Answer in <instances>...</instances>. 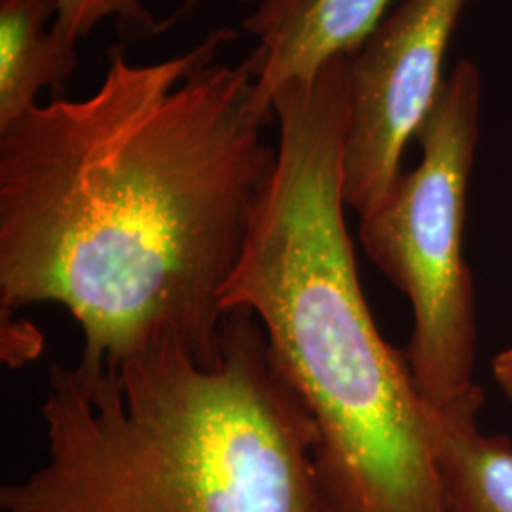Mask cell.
<instances>
[{"mask_svg":"<svg viewBox=\"0 0 512 512\" xmlns=\"http://www.w3.org/2000/svg\"><path fill=\"white\" fill-rule=\"evenodd\" d=\"M480 103L482 74L463 59L418 133L420 164L399 175L359 228L366 256L412 306L404 357L427 408L482 393L473 378L475 291L463 253Z\"/></svg>","mask_w":512,"mask_h":512,"instance_id":"cell-4","label":"cell"},{"mask_svg":"<svg viewBox=\"0 0 512 512\" xmlns=\"http://www.w3.org/2000/svg\"><path fill=\"white\" fill-rule=\"evenodd\" d=\"M275 167L222 310H249L319 429L338 512H446L429 412L378 329L344 217L349 59L281 86Z\"/></svg>","mask_w":512,"mask_h":512,"instance_id":"cell-2","label":"cell"},{"mask_svg":"<svg viewBox=\"0 0 512 512\" xmlns=\"http://www.w3.org/2000/svg\"><path fill=\"white\" fill-rule=\"evenodd\" d=\"M482 403L427 408L446 512H512V440L480 431Z\"/></svg>","mask_w":512,"mask_h":512,"instance_id":"cell-7","label":"cell"},{"mask_svg":"<svg viewBox=\"0 0 512 512\" xmlns=\"http://www.w3.org/2000/svg\"><path fill=\"white\" fill-rule=\"evenodd\" d=\"M495 382L512 401V346L501 351L492 363Z\"/></svg>","mask_w":512,"mask_h":512,"instance_id":"cell-10","label":"cell"},{"mask_svg":"<svg viewBox=\"0 0 512 512\" xmlns=\"http://www.w3.org/2000/svg\"><path fill=\"white\" fill-rule=\"evenodd\" d=\"M109 18H122L139 23L145 29H156L143 0H57L54 23L63 37L78 42Z\"/></svg>","mask_w":512,"mask_h":512,"instance_id":"cell-9","label":"cell"},{"mask_svg":"<svg viewBox=\"0 0 512 512\" xmlns=\"http://www.w3.org/2000/svg\"><path fill=\"white\" fill-rule=\"evenodd\" d=\"M471 0H403L349 59L344 202L359 217L384 200L403 173L444 84L442 63Z\"/></svg>","mask_w":512,"mask_h":512,"instance_id":"cell-5","label":"cell"},{"mask_svg":"<svg viewBox=\"0 0 512 512\" xmlns=\"http://www.w3.org/2000/svg\"><path fill=\"white\" fill-rule=\"evenodd\" d=\"M57 0H0V129L37 107L38 93L61 88L78 65L76 42L52 19Z\"/></svg>","mask_w":512,"mask_h":512,"instance_id":"cell-8","label":"cell"},{"mask_svg":"<svg viewBox=\"0 0 512 512\" xmlns=\"http://www.w3.org/2000/svg\"><path fill=\"white\" fill-rule=\"evenodd\" d=\"M243 27L256 38L245 65L255 80L256 107L287 82L310 78L338 57L357 54L385 18L391 0H251Z\"/></svg>","mask_w":512,"mask_h":512,"instance_id":"cell-6","label":"cell"},{"mask_svg":"<svg viewBox=\"0 0 512 512\" xmlns=\"http://www.w3.org/2000/svg\"><path fill=\"white\" fill-rule=\"evenodd\" d=\"M234 37L148 65L110 48L92 95L0 129L2 321L65 308L84 366L156 346L217 361L222 293L277 158L245 61L215 63Z\"/></svg>","mask_w":512,"mask_h":512,"instance_id":"cell-1","label":"cell"},{"mask_svg":"<svg viewBox=\"0 0 512 512\" xmlns=\"http://www.w3.org/2000/svg\"><path fill=\"white\" fill-rule=\"evenodd\" d=\"M48 459L2 512H338L319 429L249 310L228 311L213 365L177 346L48 372Z\"/></svg>","mask_w":512,"mask_h":512,"instance_id":"cell-3","label":"cell"}]
</instances>
